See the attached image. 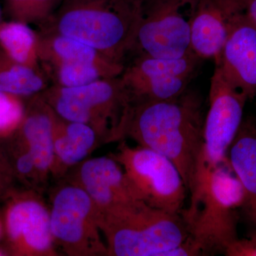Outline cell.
Returning a JSON list of instances; mask_svg holds the SVG:
<instances>
[{
    "label": "cell",
    "instance_id": "4",
    "mask_svg": "<svg viewBox=\"0 0 256 256\" xmlns=\"http://www.w3.org/2000/svg\"><path fill=\"white\" fill-rule=\"evenodd\" d=\"M38 94L62 118L92 128L102 144L124 139L133 104L120 76L80 87L50 85Z\"/></svg>",
    "mask_w": 256,
    "mask_h": 256
},
{
    "label": "cell",
    "instance_id": "5",
    "mask_svg": "<svg viewBox=\"0 0 256 256\" xmlns=\"http://www.w3.org/2000/svg\"><path fill=\"white\" fill-rule=\"evenodd\" d=\"M229 168L228 163L213 170L190 196V206L181 213L204 256L224 254L229 244L238 238L236 208L242 207L244 194Z\"/></svg>",
    "mask_w": 256,
    "mask_h": 256
},
{
    "label": "cell",
    "instance_id": "20",
    "mask_svg": "<svg viewBox=\"0 0 256 256\" xmlns=\"http://www.w3.org/2000/svg\"><path fill=\"white\" fill-rule=\"evenodd\" d=\"M50 86L44 72L16 63L0 48V92L26 98Z\"/></svg>",
    "mask_w": 256,
    "mask_h": 256
},
{
    "label": "cell",
    "instance_id": "24",
    "mask_svg": "<svg viewBox=\"0 0 256 256\" xmlns=\"http://www.w3.org/2000/svg\"><path fill=\"white\" fill-rule=\"evenodd\" d=\"M228 256H256V234L250 238L236 239L226 248Z\"/></svg>",
    "mask_w": 256,
    "mask_h": 256
},
{
    "label": "cell",
    "instance_id": "18",
    "mask_svg": "<svg viewBox=\"0 0 256 256\" xmlns=\"http://www.w3.org/2000/svg\"><path fill=\"white\" fill-rule=\"evenodd\" d=\"M38 56L42 70L62 64H92L106 68L124 70L116 64L84 42L60 34L37 30Z\"/></svg>",
    "mask_w": 256,
    "mask_h": 256
},
{
    "label": "cell",
    "instance_id": "25",
    "mask_svg": "<svg viewBox=\"0 0 256 256\" xmlns=\"http://www.w3.org/2000/svg\"><path fill=\"white\" fill-rule=\"evenodd\" d=\"M246 12L256 25V0H244Z\"/></svg>",
    "mask_w": 256,
    "mask_h": 256
},
{
    "label": "cell",
    "instance_id": "21",
    "mask_svg": "<svg viewBox=\"0 0 256 256\" xmlns=\"http://www.w3.org/2000/svg\"><path fill=\"white\" fill-rule=\"evenodd\" d=\"M50 85L64 88L80 87L100 79L120 76L122 70L92 64H62L44 70Z\"/></svg>",
    "mask_w": 256,
    "mask_h": 256
},
{
    "label": "cell",
    "instance_id": "15",
    "mask_svg": "<svg viewBox=\"0 0 256 256\" xmlns=\"http://www.w3.org/2000/svg\"><path fill=\"white\" fill-rule=\"evenodd\" d=\"M26 98L22 120L14 133L32 153L40 181L45 188L54 160L55 112L38 94Z\"/></svg>",
    "mask_w": 256,
    "mask_h": 256
},
{
    "label": "cell",
    "instance_id": "19",
    "mask_svg": "<svg viewBox=\"0 0 256 256\" xmlns=\"http://www.w3.org/2000/svg\"><path fill=\"white\" fill-rule=\"evenodd\" d=\"M0 48L16 63L43 72L38 56V34L30 24L11 20L2 22Z\"/></svg>",
    "mask_w": 256,
    "mask_h": 256
},
{
    "label": "cell",
    "instance_id": "11",
    "mask_svg": "<svg viewBox=\"0 0 256 256\" xmlns=\"http://www.w3.org/2000/svg\"><path fill=\"white\" fill-rule=\"evenodd\" d=\"M41 194L30 188L14 195L6 206L4 229L15 256H58L50 230V210Z\"/></svg>",
    "mask_w": 256,
    "mask_h": 256
},
{
    "label": "cell",
    "instance_id": "27",
    "mask_svg": "<svg viewBox=\"0 0 256 256\" xmlns=\"http://www.w3.org/2000/svg\"><path fill=\"white\" fill-rule=\"evenodd\" d=\"M3 228H4V227H3L2 222L0 220V236H1L2 234Z\"/></svg>",
    "mask_w": 256,
    "mask_h": 256
},
{
    "label": "cell",
    "instance_id": "9",
    "mask_svg": "<svg viewBox=\"0 0 256 256\" xmlns=\"http://www.w3.org/2000/svg\"><path fill=\"white\" fill-rule=\"evenodd\" d=\"M198 0H142L132 55L178 58L192 52L190 24Z\"/></svg>",
    "mask_w": 256,
    "mask_h": 256
},
{
    "label": "cell",
    "instance_id": "14",
    "mask_svg": "<svg viewBox=\"0 0 256 256\" xmlns=\"http://www.w3.org/2000/svg\"><path fill=\"white\" fill-rule=\"evenodd\" d=\"M246 10L244 0H198L190 24V46L202 60L217 62L232 18Z\"/></svg>",
    "mask_w": 256,
    "mask_h": 256
},
{
    "label": "cell",
    "instance_id": "26",
    "mask_svg": "<svg viewBox=\"0 0 256 256\" xmlns=\"http://www.w3.org/2000/svg\"><path fill=\"white\" fill-rule=\"evenodd\" d=\"M0 166H6V168H11L12 166L8 161H0Z\"/></svg>",
    "mask_w": 256,
    "mask_h": 256
},
{
    "label": "cell",
    "instance_id": "17",
    "mask_svg": "<svg viewBox=\"0 0 256 256\" xmlns=\"http://www.w3.org/2000/svg\"><path fill=\"white\" fill-rule=\"evenodd\" d=\"M228 158L230 169L244 190L242 208L256 228V124L252 120H242Z\"/></svg>",
    "mask_w": 256,
    "mask_h": 256
},
{
    "label": "cell",
    "instance_id": "28",
    "mask_svg": "<svg viewBox=\"0 0 256 256\" xmlns=\"http://www.w3.org/2000/svg\"><path fill=\"white\" fill-rule=\"evenodd\" d=\"M2 21V12L1 8H0V23Z\"/></svg>",
    "mask_w": 256,
    "mask_h": 256
},
{
    "label": "cell",
    "instance_id": "8",
    "mask_svg": "<svg viewBox=\"0 0 256 256\" xmlns=\"http://www.w3.org/2000/svg\"><path fill=\"white\" fill-rule=\"evenodd\" d=\"M122 166L140 200L158 210L181 214L188 188L174 163L160 153L122 141L111 154Z\"/></svg>",
    "mask_w": 256,
    "mask_h": 256
},
{
    "label": "cell",
    "instance_id": "7",
    "mask_svg": "<svg viewBox=\"0 0 256 256\" xmlns=\"http://www.w3.org/2000/svg\"><path fill=\"white\" fill-rule=\"evenodd\" d=\"M246 96L232 86L216 66L210 79V109L205 117L201 150L190 195L213 170L228 164V151L242 122Z\"/></svg>",
    "mask_w": 256,
    "mask_h": 256
},
{
    "label": "cell",
    "instance_id": "13",
    "mask_svg": "<svg viewBox=\"0 0 256 256\" xmlns=\"http://www.w3.org/2000/svg\"><path fill=\"white\" fill-rule=\"evenodd\" d=\"M216 66L248 100L256 96V25L246 10L236 15Z\"/></svg>",
    "mask_w": 256,
    "mask_h": 256
},
{
    "label": "cell",
    "instance_id": "6",
    "mask_svg": "<svg viewBox=\"0 0 256 256\" xmlns=\"http://www.w3.org/2000/svg\"><path fill=\"white\" fill-rule=\"evenodd\" d=\"M63 178L52 195L50 230L55 245L69 256H108L100 210L80 186Z\"/></svg>",
    "mask_w": 256,
    "mask_h": 256
},
{
    "label": "cell",
    "instance_id": "2",
    "mask_svg": "<svg viewBox=\"0 0 256 256\" xmlns=\"http://www.w3.org/2000/svg\"><path fill=\"white\" fill-rule=\"evenodd\" d=\"M142 6V0H63L37 30L72 37L124 66L134 52Z\"/></svg>",
    "mask_w": 256,
    "mask_h": 256
},
{
    "label": "cell",
    "instance_id": "10",
    "mask_svg": "<svg viewBox=\"0 0 256 256\" xmlns=\"http://www.w3.org/2000/svg\"><path fill=\"white\" fill-rule=\"evenodd\" d=\"M204 60L193 52L178 58L134 55L120 76L133 105L170 100L181 95L200 70Z\"/></svg>",
    "mask_w": 256,
    "mask_h": 256
},
{
    "label": "cell",
    "instance_id": "1",
    "mask_svg": "<svg viewBox=\"0 0 256 256\" xmlns=\"http://www.w3.org/2000/svg\"><path fill=\"white\" fill-rule=\"evenodd\" d=\"M205 118L201 94L188 88L181 95L134 104L124 138L171 160L188 193L201 150Z\"/></svg>",
    "mask_w": 256,
    "mask_h": 256
},
{
    "label": "cell",
    "instance_id": "16",
    "mask_svg": "<svg viewBox=\"0 0 256 256\" xmlns=\"http://www.w3.org/2000/svg\"><path fill=\"white\" fill-rule=\"evenodd\" d=\"M53 140L54 160L50 175L56 180L64 178L69 170L84 161L96 146L102 144L97 133L90 126L66 120L56 114Z\"/></svg>",
    "mask_w": 256,
    "mask_h": 256
},
{
    "label": "cell",
    "instance_id": "22",
    "mask_svg": "<svg viewBox=\"0 0 256 256\" xmlns=\"http://www.w3.org/2000/svg\"><path fill=\"white\" fill-rule=\"evenodd\" d=\"M63 0H4L10 20L41 26L46 22Z\"/></svg>",
    "mask_w": 256,
    "mask_h": 256
},
{
    "label": "cell",
    "instance_id": "3",
    "mask_svg": "<svg viewBox=\"0 0 256 256\" xmlns=\"http://www.w3.org/2000/svg\"><path fill=\"white\" fill-rule=\"evenodd\" d=\"M100 228L109 256H162L190 235L181 214L158 210L141 200L102 214Z\"/></svg>",
    "mask_w": 256,
    "mask_h": 256
},
{
    "label": "cell",
    "instance_id": "12",
    "mask_svg": "<svg viewBox=\"0 0 256 256\" xmlns=\"http://www.w3.org/2000/svg\"><path fill=\"white\" fill-rule=\"evenodd\" d=\"M64 178L86 192L102 214L121 205L140 200L122 166L112 156L84 160L69 170Z\"/></svg>",
    "mask_w": 256,
    "mask_h": 256
},
{
    "label": "cell",
    "instance_id": "23",
    "mask_svg": "<svg viewBox=\"0 0 256 256\" xmlns=\"http://www.w3.org/2000/svg\"><path fill=\"white\" fill-rule=\"evenodd\" d=\"M24 98L0 92V138H8L18 129L24 118Z\"/></svg>",
    "mask_w": 256,
    "mask_h": 256
}]
</instances>
